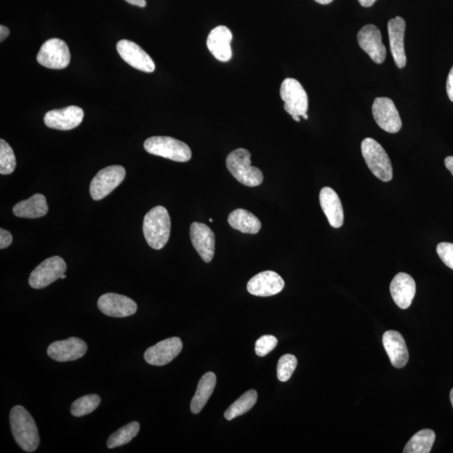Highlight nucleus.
Listing matches in <instances>:
<instances>
[{
  "instance_id": "obj_45",
  "label": "nucleus",
  "mask_w": 453,
  "mask_h": 453,
  "mask_svg": "<svg viewBox=\"0 0 453 453\" xmlns=\"http://www.w3.org/2000/svg\"><path fill=\"white\" fill-rule=\"evenodd\" d=\"M302 117H304L305 120H308L307 113H306V115H303Z\"/></svg>"
},
{
  "instance_id": "obj_10",
  "label": "nucleus",
  "mask_w": 453,
  "mask_h": 453,
  "mask_svg": "<svg viewBox=\"0 0 453 453\" xmlns=\"http://www.w3.org/2000/svg\"><path fill=\"white\" fill-rule=\"evenodd\" d=\"M372 112L374 119L383 130L388 133H398L402 128V121L395 103L389 98L375 99Z\"/></svg>"
},
{
  "instance_id": "obj_32",
  "label": "nucleus",
  "mask_w": 453,
  "mask_h": 453,
  "mask_svg": "<svg viewBox=\"0 0 453 453\" xmlns=\"http://www.w3.org/2000/svg\"><path fill=\"white\" fill-rule=\"evenodd\" d=\"M297 366V360L294 355H285L280 357L277 365V377L280 382H288Z\"/></svg>"
},
{
  "instance_id": "obj_22",
  "label": "nucleus",
  "mask_w": 453,
  "mask_h": 453,
  "mask_svg": "<svg viewBox=\"0 0 453 453\" xmlns=\"http://www.w3.org/2000/svg\"><path fill=\"white\" fill-rule=\"evenodd\" d=\"M383 345L394 367L402 369L409 360V352L404 338L396 331H387L383 336Z\"/></svg>"
},
{
  "instance_id": "obj_26",
  "label": "nucleus",
  "mask_w": 453,
  "mask_h": 453,
  "mask_svg": "<svg viewBox=\"0 0 453 453\" xmlns=\"http://www.w3.org/2000/svg\"><path fill=\"white\" fill-rule=\"evenodd\" d=\"M216 383L217 377L214 373L208 372L202 376L191 402V411L193 414L200 413L214 393Z\"/></svg>"
},
{
  "instance_id": "obj_44",
  "label": "nucleus",
  "mask_w": 453,
  "mask_h": 453,
  "mask_svg": "<svg viewBox=\"0 0 453 453\" xmlns=\"http://www.w3.org/2000/svg\"><path fill=\"white\" fill-rule=\"evenodd\" d=\"M66 278H67V275H66L65 274H63V275L61 276V279H66Z\"/></svg>"
},
{
  "instance_id": "obj_2",
  "label": "nucleus",
  "mask_w": 453,
  "mask_h": 453,
  "mask_svg": "<svg viewBox=\"0 0 453 453\" xmlns=\"http://www.w3.org/2000/svg\"><path fill=\"white\" fill-rule=\"evenodd\" d=\"M171 228L169 212L164 207H155L144 216V236L149 246L154 249H161L166 246L170 238Z\"/></svg>"
},
{
  "instance_id": "obj_46",
  "label": "nucleus",
  "mask_w": 453,
  "mask_h": 453,
  "mask_svg": "<svg viewBox=\"0 0 453 453\" xmlns=\"http://www.w3.org/2000/svg\"><path fill=\"white\" fill-rule=\"evenodd\" d=\"M210 223H212V222H214V220H212V219H210Z\"/></svg>"
},
{
  "instance_id": "obj_7",
  "label": "nucleus",
  "mask_w": 453,
  "mask_h": 453,
  "mask_svg": "<svg viewBox=\"0 0 453 453\" xmlns=\"http://www.w3.org/2000/svg\"><path fill=\"white\" fill-rule=\"evenodd\" d=\"M36 60L50 69H64L71 61L69 48L61 39H50L40 47Z\"/></svg>"
},
{
  "instance_id": "obj_42",
  "label": "nucleus",
  "mask_w": 453,
  "mask_h": 453,
  "mask_svg": "<svg viewBox=\"0 0 453 453\" xmlns=\"http://www.w3.org/2000/svg\"><path fill=\"white\" fill-rule=\"evenodd\" d=\"M292 119H293L294 121H297V122H300V121H301V117H300V116H292Z\"/></svg>"
},
{
  "instance_id": "obj_24",
  "label": "nucleus",
  "mask_w": 453,
  "mask_h": 453,
  "mask_svg": "<svg viewBox=\"0 0 453 453\" xmlns=\"http://www.w3.org/2000/svg\"><path fill=\"white\" fill-rule=\"evenodd\" d=\"M48 205L42 194L36 193L27 200L17 203L13 207V214L24 219H38L47 215Z\"/></svg>"
},
{
  "instance_id": "obj_12",
  "label": "nucleus",
  "mask_w": 453,
  "mask_h": 453,
  "mask_svg": "<svg viewBox=\"0 0 453 453\" xmlns=\"http://www.w3.org/2000/svg\"><path fill=\"white\" fill-rule=\"evenodd\" d=\"M360 47L368 54L372 61L382 64L386 58V48L382 42V36L377 26L367 25L357 33Z\"/></svg>"
},
{
  "instance_id": "obj_39",
  "label": "nucleus",
  "mask_w": 453,
  "mask_h": 453,
  "mask_svg": "<svg viewBox=\"0 0 453 453\" xmlns=\"http://www.w3.org/2000/svg\"><path fill=\"white\" fill-rule=\"evenodd\" d=\"M445 166L453 176V156H448L445 159Z\"/></svg>"
},
{
  "instance_id": "obj_36",
  "label": "nucleus",
  "mask_w": 453,
  "mask_h": 453,
  "mask_svg": "<svg viewBox=\"0 0 453 453\" xmlns=\"http://www.w3.org/2000/svg\"><path fill=\"white\" fill-rule=\"evenodd\" d=\"M447 93L448 95V98H450V101L453 102V67L448 74V78L447 81Z\"/></svg>"
},
{
  "instance_id": "obj_23",
  "label": "nucleus",
  "mask_w": 453,
  "mask_h": 453,
  "mask_svg": "<svg viewBox=\"0 0 453 453\" xmlns=\"http://www.w3.org/2000/svg\"><path fill=\"white\" fill-rule=\"evenodd\" d=\"M320 204L331 226L335 229L342 226L344 214L341 200L333 188L326 187L320 192Z\"/></svg>"
},
{
  "instance_id": "obj_11",
  "label": "nucleus",
  "mask_w": 453,
  "mask_h": 453,
  "mask_svg": "<svg viewBox=\"0 0 453 453\" xmlns=\"http://www.w3.org/2000/svg\"><path fill=\"white\" fill-rule=\"evenodd\" d=\"M183 344L178 337L159 342L144 352V357L149 365L164 366L176 359L183 350Z\"/></svg>"
},
{
  "instance_id": "obj_17",
  "label": "nucleus",
  "mask_w": 453,
  "mask_h": 453,
  "mask_svg": "<svg viewBox=\"0 0 453 453\" xmlns=\"http://www.w3.org/2000/svg\"><path fill=\"white\" fill-rule=\"evenodd\" d=\"M284 287L282 276L274 271L267 270L253 276L248 282L247 289L253 296L266 297L280 293Z\"/></svg>"
},
{
  "instance_id": "obj_16",
  "label": "nucleus",
  "mask_w": 453,
  "mask_h": 453,
  "mask_svg": "<svg viewBox=\"0 0 453 453\" xmlns=\"http://www.w3.org/2000/svg\"><path fill=\"white\" fill-rule=\"evenodd\" d=\"M84 112L78 106H69L45 113L44 122L49 128L57 130H71L83 122Z\"/></svg>"
},
{
  "instance_id": "obj_25",
  "label": "nucleus",
  "mask_w": 453,
  "mask_h": 453,
  "mask_svg": "<svg viewBox=\"0 0 453 453\" xmlns=\"http://www.w3.org/2000/svg\"><path fill=\"white\" fill-rule=\"evenodd\" d=\"M229 224L234 229L243 234H256L261 229V222L256 215L246 210H234L229 216Z\"/></svg>"
},
{
  "instance_id": "obj_13",
  "label": "nucleus",
  "mask_w": 453,
  "mask_h": 453,
  "mask_svg": "<svg viewBox=\"0 0 453 453\" xmlns=\"http://www.w3.org/2000/svg\"><path fill=\"white\" fill-rule=\"evenodd\" d=\"M98 306L104 315L111 317H127L137 311V304L128 297L107 293L99 297Z\"/></svg>"
},
{
  "instance_id": "obj_34",
  "label": "nucleus",
  "mask_w": 453,
  "mask_h": 453,
  "mask_svg": "<svg viewBox=\"0 0 453 453\" xmlns=\"http://www.w3.org/2000/svg\"><path fill=\"white\" fill-rule=\"evenodd\" d=\"M437 252L444 264L453 270V243L447 242L438 243Z\"/></svg>"
},
{
  "instance_id": "obj_14",
  "label": "nucleus",
  "mask_w": 453,
  "mask_h": 453,
  "mask_svg": "<svg viewBox=\"0 0 453 453\" xmlns=\"http://www.w3.org/2000/svg\"><path fill=\"white\" fill-rule=\"evenodd\" d=\"M87 351L88 345L84 340L71 337L52 343L47 348V355L53 360L68 362L81 359Z\"/></svg>"
},
{
  "instance_id": "obj_9",
  "label": "nucleus",
  "mask_w": 453,
  "mask_h": 453,
  "mask_svg": "<svg viewBox=\"0 0 453 453\" xmlns=\"http://www.w3.org/2000/svg\"><path fill=\"white\" fill-rule=\"evenodd\" d=\"M67 264L62 258L53 256L40 263L36 268L31 272L29 278V284L34 289H43L48 287L61 276L65 274Z\"/></svg>"
},
{
  "instance_id": "obj_41",
  "label": "nucleus",
  "mask_w": 453,
  "mask_h": 453,
  "mask_svg": "<svg viewBox=\"0 0 453 453\" xmlns=\"http://www.w3.org/2000/svg\"><path fill=\"white\" fill-rule=\"evenodd\" d=\"M315 1L321 4H329L332 3L333 0H315Z\"/></svg>"
},
{
  "instance_id": "obj_27",
  "label": "nucleus",
  "mask_w": 453,
  "mask_h": 453,
  "mask_svg": "<svg viewBox=\"0 0 453 453\" xmlns=\"http://www.w3.org/2000/svg\"><path fill=\"white\" fill-rule=\"evenodd\" d=\"M436 440V434L432 430L424 429L420 430L407 442L405 453H429Z\"/></svg>"
},
{
  "instance_id": "obj_43",
  "label": "nucleus",
  "mask_w": 453,
  "mask_h": 453,
  "mask_svg": "<svg viewBox=\"0 0 453 453\" xmlns=\"http://www.w3.org/2000/svg\"><path fill=\"white\" fill-rule=\"evenodd\" d=\"M450 398H451V402H452V407H453V389H452L451 393H450Z\"/></svg>"
},
{
  "instance_id": "obj_20",
  "label": "nucleus",
  "mask_w": 453,
  "mask_h": 453,
  "mask_svg": "<svg viewBox=\"0 0 453 453\" xmlns=\"http://www.w3.org/2000/svg\"><path fill=\"white\" fill-rule=\"evenodd\" d=\"M406 21L403 18L397 16L388 23V33L391 51L396 66L404 68L406 65L404 38Z\"/></svg>"
},
{
  "instance_id": "obj_33",
  "label": "nucleus",
  "mask_w": 453,
  "mask_h": 453,
  "mask_svg": "<svg viewBox=\"0 0 453 453\" xmlns=\"http://www.w3.org/2000/svg\"><path fill=\"white\" fill-rule=\"evenodd\" d=\"M278 340L271 335H265L257 340L256 352L258 356L265 357L275 350L277 346Z\"/></svg>"
},
{
  "instance_id": "obj_4",
  "label": "nucleus",
  "mask_w": 453,
  "mask_h": 453,
  "mask_svg": "<svg viewBox=\"0 0 453 453\" xmlns=\"http://www.w3.org/2000/svg\"><path fill=\"white\" fill-rule=\"evenodd\" d=\"M362 155L367 166L376 178L388 183L393 178V167L388 154L372 138H366L361 144Z\"/></svg>"
},
{
  "instance_id": "obj_1",
  "label": "nucleus",
  "mask_w": 453,
  "mask_h": 453,
  "mask_svg": "<svg viewBox=\"0 0 453 453\" xmlns=\"http://www.w3.org/2000/svg\"><path fill=\"white\" fill-rule=\"evenodd\" d=\"M11 427L13 438L22 450L33 452L40 445V436L35 421L25 408L16 406L10 414Z\"/></svg>"
},
{
  "instance_id": "obj_5",
  "label": "nucleus",
  "mask_w": 453,
  "mask_h": 453,
  "mask_svg": "<svg viewBox=\"0 0 453 453\" xmlns=\"http://www.w3.org/2000/svg\"><path fill=\"white\" fill-rule=\"evenodd\" d=\"M146 151L151 155L161 156L178 162H187L191 160V149L180 140L168 136H154L144 144Z\"/></svg>"
},
{
  "instance_id": "obj_18",
  "label": "nucleus",
  "mask_w": 453,
  "mask_h": 453,
  "mask_svg": "<svg viewBox=\"0 0 453 453\" xmlns=\"http://www.w3.org/2000/svg\"><path fill=\"white\" fill-rule=\"evenodd\" d=\"M190 236L195 249L202 260L211 262L214 256L215 235L210 226L195 222L190 228Z\"/></svg>"
},
{
  "instance_id": "obj_40",
  "label": "nucleus",
  "mask_w": 453,
  "mask_h": 453,
  "mask_svg": "<svg viewBox=\"0 0 453 453\" xmlns=\"http://www.w3.org/2000/svg\"><path fill=\"white\" fill-rule=\"evenodd\" d=\"M377 1V0H359L360 4L362 7H370Z\"/></svg>"
},
{
  "instance_id": "obj_37",
  "label": "nucleus",
  "mask_w": 453,
  "mask_h": 453,
  "mask_svg": "<svg viewBox=\"0 0 453 453\" xmlns=\"http://www.w3.org/2000/svg\"><path fill=\"white\" fill-rule=\"evenodd\" d=\"M11 31L6 26L3 25H0V42H3L6 39L7 36L10 35Z\"/></svg>"
},
{
  "instance_id": "obj_8",
  "label": "nucleus",
  "mask_w": 453,
  "mask_h": 453,
  "mask_svg": "<svg viewBox=\"0 0 453 453\" xmlns=\"http://www.w3.org/2000/svg\"><path fill=\"white\" fill-rule=\"evenodd\" d=\"M280 97L285 103V110L289 115L302 117L306 115L308 110V96L306 90L297 80L285 79L280 87Z\"/></svg>"
},
{
  "instance_id": "obj_19",
  "label": "nucleus",
  "mask_w": 453,
  "mask_h": 453,
  "mask_svg": "<svg viewBox=\"0 0 453 453\" xmlns=\"http://www.w3.org/2000/svg\"><path fill=\"white\" fill-rule=\"evenodd\" d=\"M232 40L233 34L228 27L219 25L212 30L208 35L207 47L217 60L228 62L233 56L231 48Z\"/></svg>"
},
{
  "instance_id": "obj_3",
  "label": "nucleus",
  "mask_w": 453,
  "mask_h": 453,
  "mask_svg": "<svg viewBox=\"0 0 453 453\" xmlns=\"http://www.w3.org/2000/svg\"><path fill=\"white\" fill-rule=\"evenodd\" d=\"M226 166L234 178L246 187H258L264 180L262 171L251 165V154L246 149L239 148L231 152L226 157Z\"/></svg>"
},
{
  "instance_id": "obj_31",
  "label": "nucleus",
  "mask_w": 453,
  "mask_h": 453,
  "mask_svg": "<svg viewBox=\"0 0 453 453\" xmlns=\"http://www.w3.org/2000/svg\"><path fill=\"white\" fill-rule=\"evenodd\" d=\"M16 167V159L13 149L6 140H0V173L10 175Z\"/></svg>"
},
{
  "instance_id": "obj_6",
  "label": "nucleus",
  "mask_w": 453,
  "mask_h": 453,
  "mask_svg": "<svg viewBox=\"0 0 453 453\" xmlns=\"http://www.w3.org/2000/svg\"><path fill=\"white\" fill-rule=\"evenodd\" d=\"M125 176L126 171L121 166H110L98 171L91 181V197L95 201L102 200L123 183Z\"/></svg>"
},
{
  "instance_id": "obj_15",
  "label": "nucleus",
  "mask_w": 453,
  "mask_h": 453,
  "mask_svg": "<svg viewBox=\"0 0 453 453\" xmlns=\"http://www.w3.org/2000/svg\"><path fill=\"white\" fill-rule=\"evenodd\" d=\"M117 51L123 60L139 71L153 72L155 62L137 44L128 40H121L117 43Z\"/></svg>"
},
{
  "instance_id": "obj_35",
  "label": "nucleus",
  "mask_w": 453,
  "mask_h": 453,
  "mask_svg": "<svg viewBox=\"0 0 453 453\" xmlns=\"http://www.w3.org/2000/svg\"><path fill=\"white\" fill-rule=\"evenodd\" d=\"M12 241L13 237L11 234L6 229H0V248H6L11 246Z\"/></svg>"
},
{
  "instance_id": "obj_28",
  "label": "nucleus",
  "mask_w": 453,
  "mask_h": 453,
  "mask_svg": "<svg viewBox=\"0 0 453 453\" xmlns=\"http://www.w3.org/2000/svg\"><path fill=\"white\" fill-rule=\"evenodd\" d=\"M258 394L255 389L244 393L238 400L233 403L228 409L226 410L224 418L231 420L238 418V416L246 414L256 404Z\"/></svg>"
},
{
  "instance_id": "obj_30",
  "label": "nucleus",
  "mask_w": 453,
  "mask_h": 453,
  "mask_svg": "<svg viewBox=\"0 0 453 453\" xmlns=\"http://www.w3.org/2000/svg\"><path fill=\"white\" fill-rule=\"evenodd\" d=\"M101 398L95 394L81 396L72 403L71 414L76 418L87 415L92 413L101 405Z\"/></svg>"
},
{
  "instance_id": "obj_21",
  "label": "nucleus",
  "mask_w": 453,
  "mask_h": 453,
  "mask_svg": "<svg viewBox=\"0 0 453 453\" xmlns=\"http://www.w3.org/2000/svg\"><path fill=\"white\" fill-rule=\"evenodd\" d=\"M389 289L396 304L401 309L406 310L411 306L414 300L416 285L410 275L398 273L394 277Z\"/></svg>"
},
{
  "instance_id": "obj_38",
  "label": "nucleus",
  "mask_w": 453,
  "mask_h": 453,
  "mask_svg": "<svg viewBox=\"0 0 453 453\" xmlns=\"http://www.w3.org/2000/svg\"><path fill=\"white\" fill-rule=\"evenodd\" d=\"M125 1L135 6H139L142 8L147 6L146 0H125Z\"/></svg>"
},
{
  "instance_id": "obj_29",
  "label": "nucleus",
  "mask_w": 453,
  "mask_h": 453,
  "mask_svg": "<svg viewBox=\"0 0 453 453\" xmlns=\"http://www.w3.org/2000/svg\"><path fill=\"white\" fill-rule=\"evenodd\" d=\"M140 429L139 423L137 421H133L124 425L115 432H113L107 441V447L110 449L113 448L126 445L137 436Z\"/></svg>"
}]
</instances>
